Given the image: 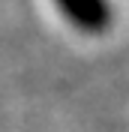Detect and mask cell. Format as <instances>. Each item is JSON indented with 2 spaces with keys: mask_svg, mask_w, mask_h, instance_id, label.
<instances>
[{
  "mask_svg": "<svg viewBox=\"0 0 129 132\" xmlns=\"http://www.w3.org/2000/svg\"><path fill=\"white\" fill-rule=\"evenodd\" d=\"M54 6L81 33H102L114 18L108 0H54Z\"/></svg>",
  "mask_w": 129,
  "mask_h": 132,
  "instance_id": "6da1fadb",
  "label": "cell"
}]
</instances>
